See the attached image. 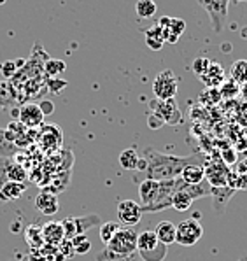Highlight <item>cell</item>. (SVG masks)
I'll list each match as a JSON object with an SVG mask.
<instances>
[{
  "mask_svg": "<svg viewBox=\"0 0 247 261\" xmlns=\"http://www.w3.org/2000/svg\"><path fill=\"white\" fill-rule=\"evenodd\" d=\"M142 158L146 160L144 179L153 180L177 179L181 177L182 170L191 163H205V158L200 152H195L191 156H175L161 152L151 146L142 151Z\"/></svg>",
  "mask_w": 247,
  "mask_h": 261,
  "instance_id": "cell-1",
  "label": "cell"
},
{
  "mask_svg": "<svg viewBox=\"0 0 247 261\" xmlns=\"http://www.w3.org/2000/svg\"><path fill=\"white\" fill-rule=\"evenodd\" d=\"M137 237L135 228L121 226L97 254V261H142L137 252Z\"/></svg>",
  "mask_w": 247,
  "mask_h": 261,
  "instance_id": "cell-2",
  "label": "cell"
},
{
  "mask_svg": "<svg viewBox=\"0 0 247 261\" xmlns=\"http://www.w3.org/2000/svg\"><path fill=\"white\" fill-rule=\"evenodd\" d=\"M137 252L142 261H163L167 258V246L158 240L154 230H146L137 237Z\"/></svg>",
  "mask_w": 247,
  "mask_h": 261,
  "instance_id": "cell-3",
  "label": "cell"
},
{
  "mask_svg": "<svg viewBox=\"0 0 247 261\" xmlns=\"http://www.w3.org/2000/svg\"><path fill=\"white\" fill-rule=\"evenodd\" d=\"M197 2L209 16L212 30L216 34H221L228 19V7L232 0H197Z\"/></svg>",
  "mask_w": 247,
  "mask_h": 261,
  "instance_id": "cell-4",
  "label": "cell"
},
{
  "mask_svg": "<svg viewBox=\"0 0 247 261\" xmlns=\"http://www.w3.org/2000/svg\"><path fill=\"white\" fill-rule=\"evenodd\" d=\"M177 226V231H175V244L182 247H191L197 242H200V239L204 237V226L198 221V216L189 219L181 221Z\"/></svg>",
  "mask_w": 247,
  "mask_h": 261,
  "instance_id": "cell-5",
  "label": "cell"
},
{
  "mask_svg": "<svg viewBox=\"0 0 247 261\" xmlns=\"http://www.w3.org/2000/svg\"><path fill=\"white\" fill-rule=\"evenodd\" d=\"M149 111L153 114L160 116L165 124L177 126V124L182 123V112L179 109V103L175 98H169V100L153 98L149 102Z\"/></svg>",
  "mask_w": 247,
  "mask_h": 261,
  "instance_id": "cell-6",
  "label": "cell"
},
{
  "mask_svg": "<svg viewBox=\"0 0 247 261\" xmlns=\"http://www.w3.org/2000/svg\"><path fill=\"white\" fill-rule=\"evenodd\" d=\"M177 90H179V77L172 70H163L154 77L153 83L154 98H160V100L174 98L177 95Z\"/></svg>",
  "mask_w": 247,
  "mask_h": 261,
  "instance_id": "cell-7",
  "label": "cell"
},
{
  "mask_svg": "<svg viewBox=\"0 0 247 261\" xmlns=\"http://www.w3.org/2000/svg\"><path fill=\"white\" fill-rule=\"evenodd\" d=\"M63 230H65L67 239H74L77 235H85L88 230L100 224V216L98 214H88L79 216V218H65L62 219Z\"/></svg>",
  "mask_w": 247,
  "mask_h": 261,
  "instance_id": "cell-8",
  "label": "cell"
},
{
  "mask_svg": "<svg viewBox=\"0 0 247 261\" xmlns=\"http://www.w3.org/2000/svg\"><path fill=\"white\" fill-rule=\"evenodd\" d=\"M63 134L57 124H42L39 130H35V142L41 146V149L51 152L62 147Z\"/></svg>",
  "mask_w": 247,
  "mask_h": 261,
  "instance_id": "cell-9",
  "label": "cell"
},
{
  "mask_svg": "<svg viewBox=\"0 0 247 261\" xmlns=\"http://www.w3.org/2000/svg\"><path fill=\"white\" fill-rule=\"evenodd\" d=\"M116 214H118L119 223H121L123 226L133 228L135 224L141 223L144 212H142L141 203L133 202V200H121V202L118 203Z\"/></svg>",
  "mask_w": 247,
  "mask_h": 261,
  "instance_id": "cell-10",
  "label": "cell"
},
{
  "mask_svg": "<svg viewBox=\"0 0 247 261\" xmlns=\"http://www.w3.org/2000/svg\"><path fill=\"white\" fill-rule=\"evenodd\" d=\"M6 135L7 140L13 142L18 149H23V147L35 142V130H29L25 124H21L19 121L9 123V126L6 128Z\"/></svg>",
  "mask_w": 247,
  "mask_h": 261,
  "instance_id": "cell-11",
  "label": "cell"
},
{
  "mask_svg": "<svg viewBox=\"0 0 247 261\" xmlns=\"http://www.w3.org/2000/svg\"><path fill=\"white\" fill-rule=\"evenodd\" d=\"M18 121L25 124L29 130H39L44 124V114L39 103L26 102L21 107H18Z\"/></svg>",
  "mask_w": 247,
  "mask_h": 261,
  "instance_id": "cell-12",
  "label": "cell"
},
{
  "mask_svg": "<svg viewBox=\"0 0 247 261\" xmlns=\"http://www.w3.org/2000/svg\"><path fill=\"white\" fill-rule=\"evenodd\" d=\"M29 174H26L25 167L14 162V158L9 160H0V186L7 180H16V182H25Z\"/></svg>",
  "mask_w": 247,
  "mask_h": 261,
  "instance_id": "cell-13",
  "label": "cell"
},
{
  "mask_svg": "<svg viewBox=\"0 0 247 261\" xmlns=\"http://www.w3.org/2000/svg\"><path fill=\"white\" fill-rule=\"evenodd\" d=\"M158 25H160L163 30V39H165V42H170V44L177 42L179 37H181L186 30V21L181 18H169V16H163L160 21H158Z\"/></svg>",
  "mask_w": 247,
  "mask_h": 261,
  "instance_id": "cell-14",
  "label": "cell"
},
{
  "mask_svg": "<svg viewBox=\"0 0 247 261\" xmlns=\"http://www.w3.org/2000/svg\"><path fill=\"white\" fill-rule=\"evenodd\" d=\"M35 208L41 212L42 216H53L60 211V203H58V196L57 193L42 190L35 196Z\"/></svg>",
  "mask_w": 247,
  "mask_h": 261,
  "instance_id": "cell-15",
  "label": "cell"
},
{
  "mask_svg": "<svg viewBox=\"0 0 247 261\" xmlns=\"http://www.w3.org/2000/svg\"><path fill=\"white\" fill-rule=\"evenodd\" d=\"M158 191H160V180L144 179L141 184H139V196H141L142 211L149 205H153L154 200H156V196H158Z\"/></svg>",
  "mask_w": 247,
  "mask_h": 261,
  "instance_id": "cell-16",
  "label": "cell"
},
{
  "mask_svg": "<svg viewBox=\"0 0 247 261\" xmlns=\"http://www.w3.org/2000/svg\"><path fill=\"white\" fill-rule=\"evenodd\" d=\"M44 244L47 246H58L65 239V230H63L62 221H49L42 226Z\"/></svg>",
  "mask_w": 247,
  "mask_h": 261,
  "instance_id": "cell-17",
  "label": "cell"
},
{
  "mask_svg": "<svg viewBox=\"0 0 247 261\" xmlns=\"http://www.w3.org/2000/svg\"><path fill=\"white\" fill-rule=\"evenodd\" d=\"M29 190L26 182H16V180H7L0 186V202H13L25 195Z\"/></svg>",
  "mask_w": 247,
  "mask_h": 261,
  "instance_id": "cell-18",
  "label": "cell"
},
{
  "mask_svg": "<svg viewBox=\"0 0 247 261\" xmlns=\"http://www.w3.org/2000/svg\"><path fill=\"white\" fill-rule=\"evenodd\" d=\"M18 106V96L11 81H0V111H11Z\"/></svg>",
  "mask_w": 247,
  "mask_h": 261,
  "instance_id": "cell-19",
  "label": "cell"
},
{
  "mask_svg": "<svg viewBox=\"0 0 247 261\" xmlns=\"http://www.w3.org/2000/svg\"><path fill=\"white\" fill-rule=\"evenodd\" d=\"M181 179L186 184H200L205 180V163H191L182 170Z\"/></svg>",
  "mask_w": 247,
  "mask_h": 261,
  "instance_id": "cell-20",
  "label": "cell"
},
{
  "mask_svg": "<svg viewBox=\"0 0 247 261\" xmlns=\"http://www.w3.org/2000/svg\"><path fill=\"white\" fill-rule=\"evenodd\" d=\"M235 190L225 186V188H212V202H214V208H216L217 214H223L225 212L228 202L232 200Z\"/></svg>",
  "mask_w": 247,
  "mask_h": 261,
  "instance_id": "cell-21",
  "label": "cell"
},
{
  "mask_svg": "<svg viewBox=\"0 0 247 261\" xmlns=\"http://www.w3.org/2000/svg\"><path fill=\"white\" fill-rule=\"evenodd\" d=\"M175 231H177V226L170 221H160L154 228V233H156L158 240L165 246H170V244L175 242Z\"/></svg>",
  "mask_w": 247,
  "mask_h": 261,
  "instance_id": "cell-22",
  "label": "cell"
},
{
  "mask_svg": "<svg viewBox=\"0 0 247 261\" xmlns=\"http://www.w3.org/2000/svg\"><path fill=\"white\" fill-rule=\"evenodd\" d=\"M200 79L204 81L207 86L212 88V86H219L221 83H225V69H223L219 63L212 62L209 65V69L205 70L204 75H200Z\"/></svg>",
  "mask_w": 247,
  "mask_h": 261,
  "instance_id": "cell-23",
  "label": "cell"
},
{
  "mask_svg": "<svg viewBox=\"0 0 247 261\" xmlns=\"http://www.w3.org/2000/svg\"><path fill=\"white\" fill-rule=\"evenodd\" d=\"M146 35V44L149 46V49L153 51H160L163 47V44H165V39H163V30L160 25H154L151 28H147L144 32Z\"/></svg>",
  "mask_w": 247,
  "mask_h": 261,
  "instance_id": "cell-24",
  "label": "cell"
},
{
  "mask_svg": "<svg viewBox=\"0 0 247 261\" xmlns=\"http://www.w3.org/2000/svg\"><path fill=\"white\" fill-rule=\"evenodd\" d=\"M25 240L32 249H41L44 246L42 226L41 224H29L25 230Z\"/></svg>",
  "mask_w": 247,
  "mask_h": 261,
  "instance_id": "cell-25",
  "label": "cell"
},
{
  "mask_svg": "<svg viewBox=\"0 0 247 261\" xmlns=\"http://www.w3.org/2000/svg\"><path fill=\"white\" fill-rule=\"evenodd\" d=\"M139 162H141V156H139L135 147H128V149L121 151V154H119V165L125 170H137Z\"/></svg>",
  "mask_w": 247,
  "mask_h": 261,
  "instance_id": "cell-26",
  "label": "cell"
},
{
  "mask_svg": "<svg viewBox=\"0 0 247 261\" xmlns=\"http://www.w3.org/2000/svg\"><path fill=\"white\" fill-rule=\"evenodd\" d=\"M156 11H158V6L154 0H137V4H135V13H137V16L141 19L154 18Z\"/></svg>",
  "mask_w": 247,
  "mask_h": 261,
  "instance_id": "cell-27",
  "label": "cell"
},
{
  "mask_svg": "<svg viewBox=\"0 0 247 261\" xmlns=\"http://www.w3.org/2000/svg\"><path fill=\"white\" fill-rule=\"evenodd\" d=\"M18 152H19L18 147H16L13 142H9V140H7L6 128H0V160L14 158Z\"/></svg>",
  "mask_w": 247,
  "mask_h": 261,
  "instance_id": "cell-28",
  "label": "cell"
},
{
  "mask_svg": "<svg viewBox=\"0 0 247 261\" xmlns=\"http://www.w3.org/2000/svg\"><path fill=\"white\" fill-rule=\"evenodd\" d=\"M67 70V63L63 60H53L47 58L46 63H44V75L46 77H58L63 72Z\"/></svg>",
  "mask_w": 247,
  "mask_h": 261,
  "instance_id": "cell-29",
  "label": "cell"
},
{
  "mask_svg": "<svg viewBox=\"0 0 247 261\" xmlns=\"http://www.w3.org/2000/svg\"><path fill=\"white\" fill-rule=\"evenodd\" d=\"M232 79L237 84H247V60H237L233 63Z\"/></svg>",
  "mask_w": 247,
  "mask_h": 261,
  "instance_id": "cell-30",
  "label": "cell"
},
{
  "mask_svg": "<svg viewBox=\"0 0 247 261\" xmlns=\"http://www.w3.org/2000/svg\"><path fill=\"white\" fill-rule=\"evenodd\" d=\"M119 228H121V226H119L118 223H113V221H107V223L100 224V230H98V233H100V240L103 242V246H105V244H109V240L116 235V231L119 230Z\"/></svg>",
  "mask_w": 247,
  "mask_h": 261,
  "instance_id": "cell-31",
  "label": "cell"
},
{
  "mask_svg": "<svg viewBox=\"0 0 247 261\" xmlns=\"http://www.w3.org/2000/svg\"><path fill=\"white\" fill-rule=\"evenodd\" d=\"M72 246L75 254H88L91 251V240L86 235H77L72 239Z\"/></svg>",
  "mask_w": 247,
  "mask_h": 261,
  "instance_id": "cell-32",
  "label": "cell"
},
{
  "mask_svg": "<svg viewBox=\"0 0 247 261\" xmlns=\"http://www.w3.org/2000/svg\"><path fill=\"white\" fill-rule=\"evenodd\" d=\"M46 86H47V91L58 95L67 88V81H63V79H60V77H46Z\"/></svg>",
  "mask_w": 247,
  "mask_h": 261,
  "instance_id": "cell-33",
  "label": "cell"
},
{
  "mask_svg": "<svg viewBox=\"0 0 247 261\" xmlns=\"http://www.w3.org/2000/svg\"><path fill=\"white\" fill-rule=\"evenodd\" d=\"M0 70H2L4 77H6V81H9V79H13L16 74H18L19 67L16 65L14 60H7V62H4L2 65H0Z\"/></svg>",
  "mask_w": 247,
  "mask_h": 261,
  "instance_id": "cell-34",
  "label": "cell"
},
{
  "mask_svg": "<svg viewBox=\"0 0 247 261\" xmlns=\"http://www.w3.org/2000/svg\"><path fill=\"white\" fill-rule=\"evenodd\" d=\"M210 60L209 58H205V56H200V58H197L193 62V70H195V74L200 77V75H204L205 74V70L209 69V65H210Z\"/></svg>",
  "mask_w": 247,
  "mask_h": 261,
  "instance_id": "cell-35",
  "label": "cell"
},
{
  "mask_svg": "<svg viewBox=\"0 0 247 261\" xmlns=\"http://www.w3.org/2000/svg\"><path fill=\"white\" fill-rule=\"evenodd\" d=\"M58 251L62 252L63 256H65V259L67 258H72V256H75V252H74V246H72V239H63L62 242L58 244Z\"/></svg>",
  "mask_w": 247,
  "mask_h": 261,
  "instance_id": "cell-36",
  "label": "cell"
},
{
  "mask_svg": "<svg viewBox=\"0 0 247 261\" xmlns=\"http://www.w3.org/2000/svg\"><path fill=\"white\" fill-rule=\"evenodd\" d=\"M163 124H165V123H163V119L160 118V116L149 112V116H147V126H149L151 130H160Z\"/></svg>",
  "mask_w": 247,
  "mask_h": 261,
  "instance_id": "cell-37",
  "label": "cell"
},
{
  "mask_svg": "<svg viewBox=\"0 0 247 261\" xmlns=\"http://www.w3.org/2000/svg\"><path fill=\"white\" fill-rule=\"evenodd\" d=\"M228 84H230V88L226 86V83L223 84V95H232V96H235V95L238 93V84L235 83L233 79H232V81H228Z\"/></svg>",
  "mask_w": 247,
  "mask_h": 261,
  "instance_id": "cell-38",
  "label": "cell"
},
{
  "mask_svg": "<svg viewBox=\"0 0 247 261\" xmlns=\"http://www.w3.org/2000/svg\"><path fill=\"white\" fill-rule=\"evenodd\" d=\"M221 158H223V163H228V165H232V163L237 162V156H235V151L233 149H228L225 152H221Z\"/></svg>",
  "mask_w": 247,
  "mask_h": 261,
  "instance_id": "cell-39",
  "label": "cell"
},
{
  "mask_svg": "<svg viewBox=\"0 0 247 261\" xmlns=\"http://www.w3.org/2000/svg\"><path fill=\"white\" fill-rule=\"evenodd\" d=\"M39 107H41V111H42L44 116L53 114V111H54L53 102H49V100H42V103H39Z\"/></svg>",
  "mask_w": 247,
  "mask_h": 261,
  "instance_id": "cell-40",
  "label": "cell"
},
{
  "mask_svg": "<svg viewBox=\"0 0 247 261\" xmlns=\"http://www.w3.org/2000/svg\"><path fill=\"white\" fill-rule=\"evenodd\" d=\"M235 4H240V2H247V0H233Z\"/></svg>",
  "mask_w": 247,
  "mask_h": 261,
  "instance_id": "cell-41",
  "label": "cell"
},
{
  "mask_svg": "<svg viewBox=\"0 0 247 261\" xmlns=\"http://www.w3.org/2000/svg\"><path fill=\"white\" fill-rule=\"evenodd\" d=\"M238 261H247V256H242V258L238 259Z\"/></svg>",
  "mask_w": 247,
  "mask_h": 261,
  "instance_id": "cell-42",
  "label": "cell"
},
{
  "mask_svg": "<svg viewBox=\"0 0 247 261\" xmlns=\"http://www.w3.org/2000/svg\"><path fill=\"white\" fill-rule=\"evenodd\" d=\"M6 2H7V0H0V6H4Z\"/></svg>",
  "mask_w": 247,
  "mask_h": 261,
  "instance_id": "cell-43",
  "label": "cell"
}]
</instances>
